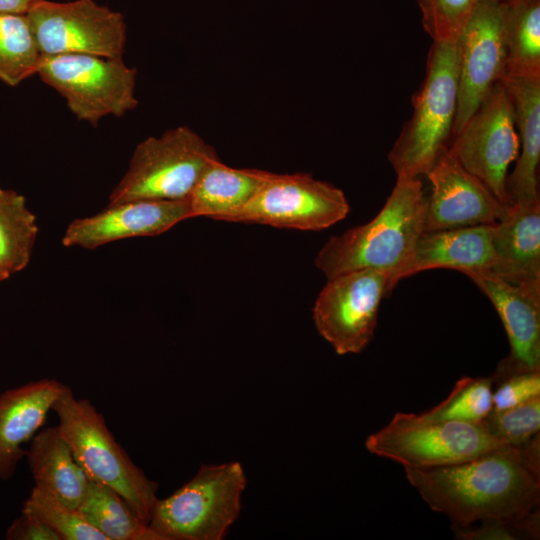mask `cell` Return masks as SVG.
Masks as SVG:
<instances>
[{"label":"cell","instance_id":"1","mask_svg":"<svg viewBox=\"0 0 540 540\" xmlns=\"http://www.w3.org/2000/svg\"><path fill=\"white\" fill-rule=\"evenodd\" d=\"M408 482L453 526L477 521L511 525L540 502V434L474 459L431 469H404Z\"/></svg>","mask_w":540,"mask_h":540},{"label":"cell","instance_id":"2","mask_svg":"<svg viewBox=\"0 0 540 540\" xmlns=\"http://www.w3.org/2000/svg\"><path fill=\"white\" fill-rule=\"evenodd\" d=\"M425 208L419 177L397 176L378 214L366 224L332 236L319 250L316 267L327 279L359 269L387 270L392 273V285L424 232Z\"/></svg>","mask_w":540,"mask_h":540},{"label":"cell","instance_id":"3","mask_svg":"<svg viewBox=\"0 0 540 540\" xmlns=\"http://www.w3.org/2000/svg\"><path fill=\"white\" fill-rule=\"evenodd\" d=\"M52 411L57 428L90 480L116 491L149 524L158 483L149 479L117 442L103 415L65 386Z\"/></svg>","mask_w":540,"mask_h":540},{"label":"cell","instance_id":"4","mask_svg":"<svg viewBox=\"0 0 540 540\" xmlns=\"http://www.w3.org/2000/svg\"><path fill=\"white\" fill-rule=\"evenodd\" d=\"M413 113L388 153L397 176L427 174L453 130L458 104V50L433 42L424 81L414 95Z\"/></svg>","mask_w":540,"mask_h":540},{"label":"cell","instance_id":"5","mask_svg":"<svg viewBox=\"0 0 540 540\" xmlns=\"http://www.w3.org/2000/svg\"><path fill=\"white\" fill-rule=\"evenodd\" d=\"M246 483L239 462L202 464L175 492L157 498L149 526L163 540H222L239 517Z\"/></svg>","mask_w":540,"mask_h":540},{"label":"cell","instance_id":"6","mask_svg":"<svg viewBox=\"0 0 540 540\" xmlns=\"http://www.w3.org/2000/svg\"><path fill=\"white\" fill-rule=\"evenodd\" d=\"M218 159L215 149L186 126L141 141L109 196V205L133 200L189 198L203 172Z\"/></svg>","mask_w":540,"mask_h":540},{"label":"cell","instance_id":"7","mask_svg":"<svg viewBox=\"0 0 540 540\" xmlns=\"http://www.w3.org/2000/svg\"><path fill=\"white\" fill-rule=\"evenodd\" d=\"M508 446L479 424L426 421L413 413H396L382 429L369 435L366 449L404 469H431L462 463Z\"/></svg>","mask_w":540,"mask_h":540},{"label":"cell","instance_id":"8","mask_svg":"<svg viewBox=\"0 0 540 540\" xmlns=\"http://www.w3.org/2000/svg\"><path fill=\"white\" fill-rule=\"evenodd\" d=\"M37 75L65 99L77 119L92 126L106 116L122 117L138 105L137 69L129 67L123 58L42 56Z\"/></svg>","mask_w":540,"mask_h":540},{"label":"cell","instance_id":"9","mask_svg":"<svg viewBox=\"0 0 540 540\" xmlns=\"http://www.w3.org/2000/svg\"><path fill=\"white\" fill-rule=\"evenodd\" d=\"M392 273L359 269L327 279L313 307L318 333L338 355L362 352L374 337L382 299L393 288Z\"/></svg>","mask_w":540,"mask_h":540},{"label":"cell","instance_id":"10","mask_svg":"<svg viewBox=\"0 0 540 540\" xmlns=\"http://www.w3.org/2000/svg\"><path fill=\"white\" fill-rule=\"evenodd\" d=\"M26 17L42 56L87 54L123 58L124 16L94 0H38Z\"/></svg>","mask_w":540,"mask_h":540},{"label":"cell","instance_id":"11","mask_svg":"<svg viewBox=\"0 0 540 540\" xmlns=\"http://www.w3.org/2000/svg\"><path fill=\"white\" fill-rule=\"evenodd\" d=\"M449 153L483 182L504 205L511 206L506 179L519 154L514 108L506 88L497 82L462 129Z\"/></svg>","mask_w":540,"mask_h":540},{"label":"cell","instance_id":"12","mask_svg":"<svg viewBox=\"0 0 540 540\" xmlns=\"http://www.w3.org/2000/svg\"><path fill=\"white\" fill-rule=\"evenodd\" d=\"M349 210L344 192L328 182L309 173H271L253 199L228 222L319 231L343 220Z\"/></svg>","mask_w":540,"mask_h":540},{"label":"cell","instance_id":"13","mask_svg":"<svg viewBox=\"0 0 540 540\" xmlns=\"http://www.w3.org/2000/svg\"><path fill=\"white\" fill-rule=\"evenodd\" d=\"M456 45L458 104L453 135L462 129L505 73L503 3L480 0Z\"/></svg>","mask_w":540,"mask_h":540},{"label":"cell","instance_id":"14","mask_svg":"<svg viewBox=\"0 0 540 540\" xmlns=\"http://www.w3.org/2000/svg\"><path fill=\"white\" fill-rule=\"evenodd\" d=\"M447 148L426 174L432 192L426 198L424 231L493 224L503 219L509 206L465 170Z\"/></svg>","mask_w":540,"mask_h":540},{"label":"cell","instance_id":"15","mask_svg":"<svg viewBox=\"0 0 540 540\" xmlns=\"http://www.w3.org/2000/svg\"><path fill=\"white\" fill-rule=\"evenodd\" d=\"M495 307L506 331L510 353L491 375L540 371V292L512 285L489 271L464 272Z\"/></svg>","mask_w":540,"mask_h":540},{"label":"cell","instance_id":"16","mask_svg":"<svg viewBox=\"0 0 540 540\" xmlns=\"http://www.w3.org/2000/svg\"><path fill=\"white\" fill-rule=\"evenodd\" d=\"M192 217L189 198L108 204L97 214L72 221L62 237V244L95 249L121 239L158 235Z\"/></svg>","mask_w":540,"mask_h":540},{"label":"cell","instance_id":"17","mask_svg":"<svg viewBox=\"0 0 540 540\" xmlns=\"http://www.w3.org/2000/svg\"><path fill=\"white\" fill-rule=\"evenodd\" d=\"M66 385L43 378L0 393V480L14 475L31 442L46 422Z\"/></svg>","mask_w":540,"mask_h":540},{"label":"cell","instance_id":"18","mask_svg":"<svg viewBox=\"0 0 540 540\" xmlns=\"http://www.w3.org/2000/svg\"><path fill=\"white\" fill-rule=\"evenodd\" d=\"M489 272L525 289L540 292V200L512 204L495 224Z\"/></svg>","mask_w":540,"mask_h":540},{"label":"cell","instance_id":"19","mask_svg":"<svg viewBox=\"0 0 540 540\" xmlns=\"http://www.w3.org/2000/svg\"><path fill=\"white\" fill-rule=\"evenodd\" d=\"M495 224L424 231L410 258L394 275L393 288L400 280L422 271L446 268L460 271H489L493 263L492 237Z\"/></svg>","mask_w":540,"mask_h":540},{"label":"cell","instance_id":"20","mask_svg":"<svg viewBox=\"0 0 540 540\" xmlns=\"http://www.w3.org/2000/svg\"><path fill=\"white\" fill-rule=\"evenodd\" d=\"M499 82L511 99L519 139L516 165L506 179V191L512 204H528L539 199L540 162V77H522L504 73Z\"/></svg>","mask_w":540,"mask_h":540},{"label":"cell","instance_id":"21","mask_svg":"<svg viewBox=\"0 0 540 540\" xmlns=\"http://www.w3.org/2000/svg\"><path fill=\"white\" fill-rule=\"evenodd\" d=\"M26 458L36 486L78 508L91 480L57 426L41 428L36 433L27 449Z\"/></svg>","mask_w":540,"mask_h":540},{"label":"cell","instance_id":"22","mask_svg":"<svg viewBox=\"0 0 540 540\" xmlns=\"http://www.w3.org/2000/svg\"><path fill=\"white\" fill-rule=\"evenodd\" d=\"M270 175L268 171L233 168L219 158L214 160L189 197L193 217L228 221L253 199Z\"/></svg>","mask_w":540,"mask_h":540},{"label":"cell","instance_id":"23","mask_svg":"<svg viewBox=\"0 0 540 540\" xmlns=\"http://www.w3.org/2000/svg\"><path fill=\"white\" fill-rule=\"evenodd\" d=\"M505 73L540 77V0L503 3Z\"/></svg>","mask_w":540,"mask_h":540},{"label":"cell","instance_id":"24","mask_svg":"<svg viewBox=\"0 0 540 540\" xmlns=\"http://www.w3.org/2000/svg\"><path fill=\"white\" fill-rule=\"evenodd\" d=\"M78 510L106 540H163L116 491L92 480Z\"/></svg>","mask_w":540,"mask_h":540},{"label":"cell","instance_id":"25","mask_svg":"<svg viewBox=\"0 0 540 540\" xmlns=\"http://www.w3.org/2000/svg\"><path fill=\"white\" fill-rule=\"evenodd\" d=\"M38 235L36 216L24 196L10 189L0 190V270L9 276L30 262Z\"/></svg>","mask_w":540,"mask_h":540},{"label":"cell","instance_id":"26","mask_svg":"<svg viewBox=\"0 0 540 540\" xmlns=\"http://www.w3.org/2000/svg\"><path fill=\"white\" fill-rule=\"evenodd\" d=\"M41 59L26 14L0 13V80L19 85L37 74Z\"/></svg>","mask_w":540,"mask_h":540},{"label":"cell","instance_id":"27","mask_svg":"<svg viewBox=\"0 0 540 540\" xmlns=\"http://www.w3.org/2000/svg\"><path fill=\"white\" fill-rule=\"evenodd\" d=\"M493 378L462 377L448 397L430 410L417 414L426 421H460L478 424L492 410Z\"/></svg>","mask_w":540,"mask_h":540},{"label":"cell","instance_id":"28","mask_svg":"<svg viewBox=\"0 0 540 540\" xmlns=\"http://www.w3.org/2000/svg\"><path fill=\"white\" fill-rule=\"evenodd\" d=\"M34 515L49 526L61 540H106L80 513L34 485L22 506V511Z\"/></svg>","mask_w":540,"mask_h":540},{"label":"cell","instance_id":"29","mask_svg":"<svg viewBox=\"0 0 540 540\" xmlns=\"http://www.w3.org/2000/svg\"><path fill=\"white\" fill-rule=\"evenodd\" d=\"M478 424L502 444L525 445L540 434V396L513 408L492 409Z\"/></svg>","mask_w":540,"mask_h":540},{"label":"cell","instance_id":"30","mask_svg":"<svg viewBox=\"0 0 540 540\" xmlns=\"http://www.w3.org/2000/svg\"><path fill=\"white\" fill-rule=\"evenodd\" d=\"M422 25L433 42L455 43L480 0H417Z\"/></svg>","mask_w":540,"mask_h":540},{"label":"cell","instance_id":"31","mask_svg":"<svg viewBox=\"0 0 540 540\" xmlns=\"http://www.w3.org/2000/svg\"><path fill=\"white\" fill-rule=\"evenodd\" d=\"M493 410H505L540 396V371L508 375L494 382Z\"/></svg>","mask_w":540,"mask_h":540},{"label":"cell","instance_id":"32","mask_svg":"<svg viewBox=\"0 0 540 540\" xmlns=\"http://www.w3.org/2000/svg\"><path fill=\"white\" fill-rule=\"evenodd\" d=\"M8 540H61L44 522L32 514L22 512L8 527Z\"/></svg>","mask_w":540,"mask_h":540},{"label":"cell","instance_id":"33","mask_svg":"<svg viewBox=\"0 0 540 540\" xmlns=\"http://www.w3.org/2000/svg\"><path fill=\"white\" fill-rule=\"evenodd\" d=\"M453 530L456 536L463 539H515L508 525L493 521L482 522L480 527H472L471 525L453 526Z\"/></svg>","mask_w":540,"mask_h":540},{"label":"cell","instance_id":"34","mask_svg":"<svg viewBox=\"0 0 540 540\" xmlns=\"http://www.w3.org/2000/svg\"><path fill=\"white\" fill-rule=\"evenodd\" d=\"M38 0H0V13L26 14Z\"/></svg>","mask_w":540,"mask_h":540},{"label":"cell","instance_id":"35","mask_svg":"<svg viewBox=\"0 0 540 540\" xmlns=\"http://www.w3.org/2000/svg\"><path fill=\"white\" fill-rule=\"evenodd\" d=\"M9 277H10V276H9L7 273H5V272H3L2 270H0V282H2V281H4V280L8 279Z\"/></svg>","mask_w":540,"mask_h":540},{"label":"cell","instance_id":"36","mask_svg":"<svg viewBox=\"0 0 540 540\" xmlns=\"http://www.w3.org/2000/svg\"><path fill=\"white\" fill-rule=\"evenodd\" d=\"M498 1H500L501 3H508V2L513 1V0H498Z\"/></svg>","mask_w":540,"mask_h":540},{"label":"cell","instance_id":"37","mask_svg":"<svg viewBox=\"0 0 540 540\" xmlns=\"http://www.w3.org/2000/svg\"><path fill=\"white\" fill-rule=\"evenodd\" d=\"M0 190H1V188H0Z\"/></svg>","mask_w":540,"mask_h":540}]
</instances>
